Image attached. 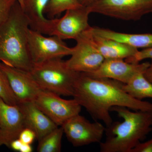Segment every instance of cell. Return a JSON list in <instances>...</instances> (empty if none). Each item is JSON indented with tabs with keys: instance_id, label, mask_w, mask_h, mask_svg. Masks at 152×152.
<instances>
[{
	"instance_id": "1",
	"label": "cell",
	"mask_w": 152,
	"mask_h": 152,
	"mask_svg": "<svg viewBox=\"0 0 152 152\" xmlns=\"http://www.w3.org/2000/svg\"><path fill=\"white\" fill-rule=\"evenodd\" d=\"M124 83L107 78L80 73L74 88L73 99L96 120L108 127L113 122L110 112L114 107L152 112V103L133 98L123 89Z\"/></svg>"
},
{
	"instance_id": "2",
	"label": "cell",
	"mask_w": 152,
	"mask_h": 152,
	"mask_svg": "<svg viewBox=\"0 0 152 152\" xmlns=\"http://www.w3.org/2000/svg\"><path fill=\"white\" fill-rule=\"evenodd\" d=\"M129 109L123 107L111 108L110 111L116 113L124 121L106 127L107 138L100 143L101 152H131L151 131L152 112Z\"/></svg>"
},
{
	"instance_id": "3",
	"label": "cell",
	"mask_w": 152,
	"mask_h": 152,
	"mask_svg": "<svg viewBox=\"0 0 152 152\" xmlns=\"http://www.w3.org/2000/svg\"><path fill=\"white\" fill-rule=\"evenodd\" d=\"M29 28L28 21L17 1L8 18L0 26V62L31 71L34 64L28 47Z\"/></svg>"
},
{
	"instance_id": "4",
	"label": "cell",
	"mask_w": 152,
	"mask_h": 152,
	"mask_svg": "<svg viewBox=\"0 0 152 152\" xmlns=\"http://www.w3.org/2000/svg\"><path fill=\"white\" fill-rule=\"evenodd\" d=\"M30 73L41 90L72 96L80 72L70 69L62 58L34 64Z\"/></svg>"
},
{
	"instance_id": "5",
	"label": "cell",
	"mask_w": 152,
	"mask_h": 152,
	"mask_svg": "<svg viewBox=\"0 0 152 152\" xmlns=\"http://www.w3.org/2000/svg\"><path fill=\"white\" fill-rule=\"evenodd\" d=\"M87 7L91 13L125 20L137 21L152 13V0H98Z\"/></svg>"
},
{
	"instance_id": "6",
	"label": "cell",
	"mask_w": 152,
	"mask_h": 152,
	"mask_svg": "<svg viewBox=\"0 0 152 152\" xmlns=\"http://www.w3.org/2000/svg\"><path fill=\"white\" fill-rule=\"evenodd\" d=\"M28 44L33 64L71 56L74 51L73 48L68 47L57 36L46 37L30 28L28 31Z\"/></svg>"
},
{
	"instance_id": "7",
	"label": "cell",
	"mask_w": 152,
	"mask_h": 152,
	"mask_svg": "<svg viewBox=\"0 0 152 152\" xmlns=\"http://www.w3.org/2000/svg\"><path fill=\"white\" fill-rule=\"evenodd\" d=\"M64 133L73 146L79 147L101 142L106 127L96 121L91 123L80 114L63 124Z\"/></svg>"
},
{
	"instance_id": "8",
	"label": "cell",
	"mask_w": 152,
	"mask_h": 152,
	"mask_svg": "<svg viewBox=\"0 0 152 152\" xmlns=\"http://www.w3.org/2000/svg\"><path fill=\"white\" fill-rule=\"evenodd\" d=\"M90 29L76 39L73 52L71 58L66 61L70 69L78 72L92 73L100 66L105 59L91 40Z\"/></svg>"
},
{
	"instance_id": "9",
	"label": "cell",
	"mask_w": 152,
	"mask_h": 152,
	"mask_svg": "<svg viewBox=\"0 0 152 152\" xmlns=\"http://www.w3.org/2000/svg\"><path fill=\"white\" fill-rule=\"evenodd\" d=\"M54 93L42 91L34 101L36 105L58 126L80 114L82 107L75 99L66 100Z\"/></svg>"
},
{
	"instance_id": "10",
	"label": "cell",
	"mask_w": 152,
	"mask_h": 152,
	"mask_svg": "<svg viewBox=\"0 0 152 152\" xmlns=\"http://www.w3.org/2000/svg\"><path fill=\"white\" fill-rule=\"evenodd\" d=\"M91 13L88 7L82 6L65 11L62 18H57L52 36L63 40H76L79 36L91 28L89 16Z\"/></svg>"
},
{
	"instance_id": "11",
	"label": "cell",
	"mask_w": 152,
	"mask_h": 152,
	"mask_svg": "<svg viewBox=\"0 0 152 152\" xmlns=\"http://www.w3.org/2000/svg\"><path fill=\"white\" fill-rule=\"evenodd\" d=\"M0 69L7 75L18 104L34 101L42 91L30 72L17 69L1 62H0Z\"/></svg>"
},
{
	"instance_id": "12",
	"label": "cell",
	"mask_w": 152,
	"mask_h": 152,
	"mask_svg": "<svg viewBox=\"0 0 152 152\" xmlns=\"http://www.w3.org/2000/svg\"><path fill=\"white\" fill-rule=\"evenodd\" d=\"M150 64L149 62L133 64L120 59H104L96 70L87 74L96 77L107 78L126 84L136 74L144 72Z\"/></svg>"
},
{
	"instance_id": "13",
	"label": "cell",
	"mask_w": 152,
	"mask_h": 152,
	"mask_svg": "<svg viewBox=\"0 0 152 152\" xmlns=\"http://www.w3.org/2000/svg\"><path fill=\"white\" fill-rule=\"evenodd\" d=\"M25 128L23 116L18 105L6 103L0 98V146L10 148Z\"/></svg>"
},
{
	"instance_id": "14",
	"label": "cell",
	"mask_w": 152,
	"mask_h": 152,
	"mask_svg": "<svg viewBox=\"0 0 152 152\" xmlns=\"http://www.w3.org/2000/svg\"><path fill=\"white\" fill-rule=\"evenodd\" d=\"M50 0H23L22 8L30 28L43 35L52 36L57 18L48 19L45 11Z\"/></svg>"
},
{
	"instance_id": "15",
	"label": "cell",
	"mask_w": 152,
	"mask_h": 152,
	"mask_svg": "<svg viewBox=\"0 0 152 152\" xmlns=\"http://www.w3.org/2000/svg\"><path fill=\"white\" fill-rule=\"evenodd\" d=\"M18 105L23 114L25 127L29 128L35 133L38 141L58 127L37 107L34 101L20 103Z\"/></svg>"
},
{
	"instance_id": "16",
	"label": "cell",
	"mask_w": 152,
	"mask_h": 152,
	"mask_svg": "<svg viewBox=\"0 0 152 152\" xmlns=\"http://www.w3.org/2000/svg\"><path fill=\"white\" fill-rule=\"evenodd\" d=\"M91 28V40L105 59H126L133 57L138 52V49L126 44L94 34Z\"/></svg>"
},
{
	"instance_id": "17",
	"label": "cell",
	"mask_w": 152,
	"mask_h": 152,
	"mask_svg": "<svg viewBox=\"0 0 152 152\" xmlns=\"http://www.w3.org/2000/svg\"><path fill=\"white\" fill-rule=\"evenodd\" d=\"M91 30L96 35L118 41L137 49L152 47V34H126L96 27L91 28Z\"/></svg>"
},
{
	"instance_id": "18",
	"label": "cell",
	"mask_w": 152,
	"mask_h": 152,
	"mask_svg": "<svg viewBox=\"0 0 152 152\" xmlns=\"http://www.w3.org/2000/svg\"><path fill=\"white\" fill-rule=\"evenodd\" d=\"M123 87L126 93L134 99L140 100L152 99V83L146 78L143 72L136 74Z\"/></svg>"
},
{
	"instance_id": "19",
	"label": "cell",
	"mask_w": 152,
	"mask_h": 152,
	"mask_svg": "<svg viewBox=\"0 0 152 152\" xmlns=\"http://www.w3.org/2000/svg\"><path fill=\"white\" fill-rule=\"evenodd\" d=\"M64 129L57 127L39 141L37 151L39 152H60L61 148Z\"/></svg>"
},
{
	"instance_id": "20",
	"label": "cell",
	"mask_w": 152,
	"mask_h": 152,
	"mask_svg": "<svg viewBox=\"0 0 152 152\" xmlns=\"http://www.w3.org/2000/svg\"><path fill=\"white\" fill-rule=\"evenodd\" d=\"M77 0H50L45 11L49 19L55 18L63 12L82 7Z\"/></svg>"
},
{
	"instance_id": "21",
	"label": "cell",
	"mask_w": 152,
	"mask_h": 152,
	"mask_svg": "<svg viewBox=\"0 0 152 152\" xmlns=\"http://www.w3.org/2000/svg\"><path fill=\"white\" fill-rule=\"evenodd\" d=\"M0 98L9 104L18 105V101L11 88L7 77L1 69H0Z\"/></svg>"
},
{
	"instance_id": "22",
	"label": "cell",
	"mask_w": 152,
	"mask_h": 152,
	"mask_svg": "<svg viewBox=\"0 0 152 152\" xmlns=\"http://www.w3.org/2000/svg\"><path fill=\"white\" fill-rule=\"evenodd\" d=\"M17 0H0V26L8 18Z\"/></svg>"
},
{
	"instance_id": "23",
	"label": "cell",
	"mask_w": 152,
	"mask_h": 152,
	"mask_svg": "<svg viewBox=\"0 0 152 152\" xmlns=\"http://www.w3.org/2000/svg\"><path fill=\"white\" fill-rule=\"evenodd\" d=\"M147 59L152 60V47L138 51L134 56L126 59L125 61L130 63L138 64L143 60Z\"/></svg>"
},
{
	"instance_id": "24",
	"label": "cell",
	"mask_w": 152,
	"mask_h": 152,
	"mask_svg": "<svg viewBox=\"0 0 152 152\" xmlns=\"http://www.w3.org/2000/svg\"><path fill=\"white\" fill-rule=\"evenodd\" d=\"M36 138L35 133L29 128L25 127L20 133L18 139L23 143L31 145Z\"/></svg>"
},
{
	"instance_id": "25",
	"label": "cell",
	"mask_w": 152,
	"mask_h": 152,
	"mask_svg": "<svg viewBox=\"0 0 152 152\" xmlns=\"http://www.w3.org/2000/svg\"><path fill=\"white\" fill-rule=\"evenodd\" d=\"M131 152H152V138L145 142H140Z\"/></svg>"
},
{
	"instance_id": "26",
	"label": "cell",
	"mask_w": 152,
	"mask_h": 152,
	"mask_svg": "<svg viewBox=\"0 0 152 152\" xmlns=\"http://www.w3.org/2000/svg\"><path fill=\"white\" fill-rule=\"evenodd\" d=\"M23 144V143L19 139H16L12 142L10 148L14 151L20 152Z\"/></svg>"
},
{
	"instance_id": "27",
	"label": "cell",
	"mask_w": 152,
	"mask_h": 152,
	"mask_svg": "<svg viewBox=\"0 0 152 152\" xmlns=\"http://www.w3.org/2000/svg\"><path fill=\"white\" fill-rule=\"evenodd\" d=\"M144 75L149 81L152 83V60L149 66L144 72Z\"/></svg>"
},
{
	"instance_id": "28",
	"label": "cell",
	"mask_w": 152,
	"mask_h": 152,
	"mask_svg": "<svg viewBox=\"0 0 152 152\" xmlns=\"http://www.w3.org/2000/svg\"><path fill=\"white\" fill-rule=\"evenodd\" d=\"M97 1L98 0H77L78 2L82 6L84 7H89Z\"/></svg>"
},
{
	"instance_id": "29",
	"label": "cell",
	"mask_w": 152,
	"mask_h": 152,
	"mask_svg": "<svg viewBox=\"0 0 152 152\" xmlns=\"http://www.w3.org/2000/svg\"><path fill=\"white\" fill-rule=\"evenodd\" d=\"M33 149L31 145L23 143L20 152H31Z\"/></svg>"
},
{
	"instance_id": "30",
	"label": "cell",
	"mask_w": 152,
	"mask_h": 152,
	"mask_svg": "<svg viewBox=\"0 0 152 152\" xmlns=\"http://www.w3.org/2000/svg\"><path fill=\"white\" fill-rule=\"evenodd\" d=\"M18 1V2L19 4L20 5L21 7H22L23 4V0H17Z\"/></svg>"
}]
</instances>
